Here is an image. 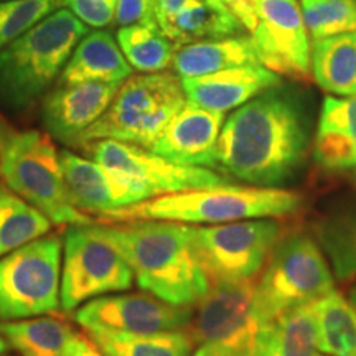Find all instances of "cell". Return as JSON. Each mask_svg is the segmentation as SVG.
<instances>
[{"mask_svg": "<svg viewBox=\"0 0 356 356\" xmlns=\"http://www.w3.org/2000/svg\"><path fill=\"white\" fill-rule=\"evenodd\" d=\"M309 144L304 102L277 86L239 106L222 122L215 167L248 185L277 188L299 173Z\"/></svg>", "mask_w": 356, "mask_h": 356, "instance_id": "obj_1", "label": "cell"}, {"mask_svg": "<svg viewBox=\"0 0 356 356\" xmlns=\"http://www.w3.org/2000/svg\"><path fill=\"white\" fill-rule=\"evenodd\" d=\"M131 267L145 292L173 305H195L210 291L193 244L195 226L175 221L137 220L89 225Z\"/></svg>", "mask_w": 356, "mask_h": 356, "instance_id": "obj_2", "label": "cell"}, {"mask_svg": "<svg viewBox=\"0 0 356 356\" xmlns=\"http://www.w3.org/2000/svg\"><path fill=\"white\" fill-rule=\"evenodd\" d=\"M302 203L304 197L297 191L225 184L162 195L99 218L113 222L157 220L213 226L256 218L289 216L299 211Z\"/></svg>", "mask_w": 356, "mask_h": 356, "instance_id": "obj_3", "label": "cell"}, {"mask_svg": "<svg viewBox=\"0 0 356 356\" xmlns=\"http://www.w3.org/2000/svg\"><path fill=\"white\" fill-rule=\"evenodd\" d=\"M88 25L58 8L0 50V96L13 109L33 106L61 74Z\"/></svg>", "mask_w": 356, "mask_h": 356, "instance_id": "obj_4", "label": "cell"}, {"mask_svg": "<svg viewBox=\"0 0 356 356\" xmlns=\"http://www.w3.org/2000/svg\"><path fill=\"white\" fill-rule=\"evenodd\" d=\"M185 102L178 74L160 71L131 76L119 86L104 114L73 145L113 139L150 149Z\"/></svg>", "mask_w": 356, "mask_h": 356, "instance_id": "obj_5", "label": "cell"}, {"mask_svg": "<svg viewBox=\"0 0 356 356\" xmlns=\"http://www.w3.org/2000/svg\"><path fill=\"white\" fill-rule=\"evenodd\" d=\"M83 147L108 172L119 208L168 193L229 184L228 177L210 168L178 165L152 150L127 142L101 139Z\"/></svg>", "mask_w": 356, "mask_h": 356, "instance_id": "obj_6", "label": "cell"}, {"mask_svg": "<svg viewBox=\"0 0 356 356\" xmlns=\"http://www.w3.org/2000/svg\"><path fill=\"white\" fill-rule=\"evenodd\" d=\"M0 178L55 225H92L71 202L60 154L47 134L10 132L0 155Z\"/></svg>", "mask_w": 356, "mask_h": 356, "instance_id": "obj_7", "label": "cell"}, {"mask_svg": "<svg viewBox=\"0 0 356 356\" xmlns=\"http://www.w3.org/2000/svg\"><path fill=\"white\" fill-rule=\"evenodd\" d=\"M335 289L325 252L305 233L280 236L257 279L254 314L261 325L297 307L314 304Z\"/></svg>", "mask_w": 356, "mask_h": 356, "instance_id": "obj_8", "label": "cell"}, {"mask_svg": "<svg viewBox=\"0 0 356 356\" xmlns=\"http://www.w3.org/2000/svg\"><path fill=\"white\" fill-rule=\"evenodd\" d=\"M61 251L58 236H42L0 257V320H24L60 309Z\"/></svg>", "mask_w": 356, "mask_h": 356, "instance_id": "obj_9", "label": "cell"}, {"mask_svg": "<svg viewBox=\"0 0 356 356\" xmlns=\"http://www.w3.org/2000/svg\"><path fill=\"white\" fill-rule=\"evenodd\" d=\"M282 236L274 218L195 228L193 244L210 282L257 277Z\"/></svg>", "mask_w": 356, "mask_h": 356, "instance_id": "obj_10", "label": "cell"}, {"mask_svg": "<svg viewBox=\"0 0 356 356\" xmlns=\"http://www.w3.org/2000/svg\"><path fill=\"white\" fill-rule=\"evenodd\" d=\"M257 277L216 280L197 302L188 332L197 345H213L231 356H254L261 322L254 314Z\"/></svg>", "mask_w": 356, "mask_h": 356, "instance_id": "obj_11", "label": "cell"}, {"mask_svg": "<svg viewBox=\"0 0 356 356\" xmlns=\"http://www.w3.org/2000/svg\"><path fill=\"white\" fill-rule=\"evenodd\" d=\"M134 274L126 259L89 226H70L65 233L60 307L73 312L84 302L131 289Z\"/></svg>", "mask_w": 356, "mask_h": 356, "instance_id": "obj_12", "label": "cell"}, {"mask_svg": "<svg viewBox=\"0 0 356 356\" xmlns=\"http://www.w3.org/2000/svg\"><path fill=\"white\" fill-rule=\"evenodd\" d=\"M256 12L251 38L261 65L279 76L305 79L312 74V43L297 0H249Z\"/></svg>", "mask_w": 356, "mask_h": 356, "instance_id": "obj_13", "label": "cell"}, {"mask_svg": "<svg viewBox=\"0 0 356 356\" xmlns=\"http://www.w3.org/2000/svg\"><path fill=\"white\" fill-rule=\"evenodd\" d=\"M191 305H173L152 293L104 296L88 302L74 314L86 332L160 333L188 330Z\"/></svg>", "mask_w": 356, "mask_h": 356, "instance_id": "obj_14", "label": "cell"}, {"mask_svg": "<svg viewBox=\"0 0 356 356\" xmlns=\"http://www.w3.org/2000/svg\"><path fill=\"white\" fill-rule=\"evenodd\" d=\"M222 122L225 113L186 101L149 150L178 165L215 167Z\"/></svg>", "mask_w": 356, "mask_h": 356, "instance_id": "obj_15", "label": "cell"}, {"mask_svg": "<svg viewBox=\"0 0 356 356\" xmlns=\"http://www.w3.org/2000/svg\"><path fill=\"white\" fill-rule=\"evenodd\" d=\"M121 84L78 83L60 84L43 101V124L58 140L73 145L109 108Z\"/></svg>", "mask_w": 356, "mask_h": 356, "instance_id": "obj_16", "label": "cell"}, {"mask_svg": "<svg viewBox=\"0 0 356 356\" xmlns=\"http://www.w3.org/2000/svg\"><path fill=\"white\" fill-rule=\"evenodd\" d=\"M280 83L279 74L261 63L181 79L186 101L218 113L238 109L262 92L280 86Z\"/></svg>", "mask_w": 356, "mask_h": 356, "instance_id": "obj_17", "label": "cell"}, {"mask_svg": "<svg viewBox=\"0 0 356 356\" xmlns=\"http://www.w3.org/2000/svg\"><path fill=\"white\" fill-rule=\"evenodd\" d=\"M314 160L327 172L356 168V96H327L320 109Z\"/></svg>", "mask_w": 356, "mask_h": 356, "instance_id": "obj_18", "label": "cell"}, {"mask_svg": "<svg viewBox=\"0 0 356 356\" xmlns=\"http://www.w3.org/2000/svg\"><path fill=\"white\" fill-rule=\"evenodd\" d=\"M132 76V68L109 32H91L79 40L60 74V84L115 83Z\"/></svg>", "mask_w": 356, "mask_h": 356, "instance_id": "obj_19", "label": "cell"}, {"mask_svg": "<svg viewBox=\"0 0 356 356\" xmlns=\"http://www.w3.org/2000/svg\"><path fill=\"white\" fill-rule=\"evenodd\" d=\"M259 63V55L251 35L200 40L178 48L173 58V68L181 79Z\"/></svg>", "mask_w": 356, "mask_h": 356, "instance_id": "obj_20", "label": "cell"}, {"mask_svg": "<svg viewBox=\"0 0 356 356\" xmlns=\"http://www.w3.org/2000/svg\"><path fill=\"white\" fill-rule=\"evenodd\" d=\"M159 26L178 48L200 40L236 37L244 32L231 7L220 0H188L172 19Z\"/></svg>", "mask_w": 356, "mask_h": 356, "instance_id": "obj_21", "label": "cell"}, {"mask_svg": "<svg viewBox=\"0 0 356 356\" xmlns=\"http://www.w3.org/2000/svg\"><path fill=\"white\" fill-rule=\"evenodd\" d=\"M317 350L315 307L307 304L262 323L254 356H315Z\"/></svg>", "mask_w": 356, "mask_h": 356, "instance_id": "obj_22", "label": "cell"}, {"mask_svg": "<svg viewBox=\"0 0 356 356\" xmlns=\"http://www.w3.org/2000/svg\"><path fill=\"white\" fill-rule=\"evenodd\" d=\"M312 76L328 95L356 96V32L314 40Z\"/></svg>", "mask_w": 356, "mask_h": 356, "instance_id": "obj_23", "label": "cell"}, {"mask_svg": "<svg viewBox=\"0 0 356 356\" xmlns=\"http://www.w3.org/2000/svg\"><path fill=\"white\" fill-rule=\"evenodd\" d=\"M60 163L71 202L79 211L101 216L118 210L113 181L99 163L70 150H61Z\"/></svg>", "mask_w": 356, "mask_h": 356, "instance_id": "obj_24", "label": "cell"}, {"mask_svg": "<svg viewBox=\"0 0 356 356\" xmlns=\"http://www.w3.org/2000/svg\"><path fill=\"white\" fill-rule=\"evenodd\" d=\"M0 335L22 356H70L78 337L68 323L55 317L2 322Z\"/></svg>", "mask_w": 356, "mask_h": 356, "instance_id": "obj_25", "label": "cell"}, {"mask_svg": "<svg viewBox=\"0 0 356 356\" xmlns=\"http://www.w3.org/2000/svg\"><path fill=\"white\" fill-rule=\"evenodd\" d=\"M320 248L341 282L356 279V204L333 208L315 225Z\"/></svg>", "mask_w": 356, "mask_h": 356, "instance_id": "obj_26", "label": "cell"}, {"mask_svg": "<svg viewBox=\"0 0 356 356\" xmlns=\"http://www.w3.org/2000/svg\"><path fill=\"white\" fill-rule=\"evenodd\" d=\"M106 356H191L195 340L188 330L160 333L88 332Z\"/></svg>", "mask_w": 356, "mask_h": 356, "instance_id": "obj_27", "label": "cell"}, {"mask_svg": "<svg viewBox=\"0 0 356 356\" xmlns=\"http://www.w3.org/2000/svg\"><path fill=\"white\" fill-rule=\"evenodd\" d=\"M318 350L328 356H356V310L333 289L314 302Z\"/></svg>", "mask_w": 356, "mask_h": 356, "instance_id": "obj_28", "label": "cell"}, {"mask_svg": "<svg viewBox=\"0 0 356 356\" xmlns=\"http://www.w3.org/2000/svg\"><path fill=\"white\" fill-rule=\"evenodd\" d=\"M118 43L132 70L160 73L173 65L178 47L160 30L157 22L121 26Z\"/></svg>", "mask_w": 356, "mask_h": 356, "instance_id": "obj_29", "label": "cell"}, {"mask_svg": "<svg viewBox=\"0 0 356 356\" xmlns=\"http://www.w3.org/2000/svg\"><path fill=\"white\" fill-rule=\"evenodd\" d=\"M51 221L38 208L0 181V257L50 231Z\"/></svg>", "mask_w": 356, "mask_h": 356, "instance_id": "obj_30", "label": "cell"}, {"mask_svg": "<svg viewBox=\"0 0 356 356\" xmlns=\"http://www.w3.org/2000/svg\"><path fill=\"white\" fill-rule=\"evenodd\" d=\"M300 10L312 40L356 32V0H302Z\"/></svg>", "mask_w": 356, "mask_h": 356, "instance_id": "obj_31", "label": "cell"}, {"mask_svg": "<svg viewBox=\"0 0 356 356\" xmlns=\"http://www.w3.org/2000/svg\"><path fill=\"white\" fill-rule=\"evenodd\" d=\"M58 0H7L0 2V50L53 13Z\"/></svg>", "mask_w": 356, "mask_h": 356, "instance_id": "obj_32", "label": "cell"}, {"mask_svg": "<svg viewBox=\"0 0 356 356\" xmlns=\"http://www.w3.org/2000/svg\"><path fill=\"white\" fill-rule=\"evenodd\" d=\"M58 6L73 12L84 25L102 29L115 19V0H58Z\"/></svg>", "mask_w": 356, "mask_h": 356, "instance_id": "obj_33", "label": "cell"}, {"mask_svg": "<svg viewBox=\"0 0 356 356\" xmlns=\"http://www.w3.org/2000/svg\"><path fill=\"white\" fill-rule=\"evenodd\" d=\"M114 20L121 26L155 22L154 0H115Z\"/></svg>", "mask_w": 356, "mask_h": 356, "instance_id": "obj_34", "label": "cell"}, {"mask_svg": "<svg viewBox=\"0 0 356 356\" xmlns=\"http://www.w3.org/2000/svg\"><path fill=\"white\" fill-rule=\"evenodd\" d=\"M186 2H188V0H155L154 17H155V22H157V25L163 24V22H167L168 19H172V17L175 15V13L180 10Z\"/></svg>", "mask_w": 356, "mask_h": 356, "instance_id": "obj_35", "label": "cell"}, {"mask_svg": "<svg viewBox=\"0 0 356 356\" xmlns=\"http://www.w3.org/2000/svg\"><path fill=\"white\" fill-rule=\"evenodd\" d=\"M70 356H106L97 346L92 343L91 338H86L83 335H78L74 340L73 350H71Z\"/></svg>", "mask_w": 356, "mask_h": 356, "instance_id": "obj_36", "label": "cell"}, {"mask_svg": "<svg viewBox=\"0 0 356 356\" xmlns=\"http://www.w3.org/2000/svg\"><path fill=\"white\" fill-rule=\"evenodd\" d=\"M191 356H231V355L226 353L225 350L218 348V346L200 345V348L197 351H193V355Z\"/></svg>", "mask_w": 356, "mask_h": 356, "instance_id": "obj_37", "label": "cell"}, {"mask_svg": "<svg viewBox=\"0 0 356 356\" xmlns=\"http://www.w3.org/2000/svg\"><path fill=\"white\" fill-rule=\"evenodd\" d=\"M8 136H10V131H8V129L3 126V122L0 121V155H2V150H3V147H6Z\"/></svg>", "mask_w": 356, "mask_h": 356, "instance_id": "obj_38", "label": "cell"}, {"mask_svg": "<svg viewBox=\"0 0 356 356\" xmlns=\"http://www.w3.org/2000/svg\"><path fill=\"white\" fill-rule=\"evenodd\" d=\"M348 300H350V304L355 307V310H356V284L353 287L350 289V293H348Z\"/></svg>", "mask_w": 356, "mask_h": 356, "instance_id": "obj_39", "label": "cell"}, {"mask_svg": "<svg viewBox=\"0 0 356 356\" xmlns=\"http://www.w3.org/2000/svg\"><path fill=\"white\" fill-rule=\"evenodd\" d=\"M6 348H7V343H6V340H3V338L0 337V355H2L3 351H6Z\"/></svg>", "mask_w": 356, "mask_h": 356, "instance_id": "obj_40", "label": "cell"}, {"mask_svg": "<svg viewBox=\"0 0 356 356\" xmlns=\"http://www.w3.org/2000/svg\"><path fill=\"white\" fill-rule=\"evenodd\" d=\"M220 2H222V3H226V6H229V3H233L234 0H220Z\"/></svg>", "mask_w": 356, "mask_h": 356, "instance_id": "obj_41", "label": "cell"}, {"mask_svg": "<svg viewBox=\"0 0 356 356\" xmlns=\"http://www.w3.org/2000/svg\"><path fill=\"white\" fill-rule=\"evenodd\" d=\"M353 175H355V178H356V170H355V173H353Z\"/></svg>", "mask_w": 356, "mask_h": 356, "instance_id": "obj_42", "label": "cell"}, {"mask_svg": "<svg viewBox=\"0 0 356 356\" xmlns=\"http://www.w3.org/2000/svg\"><path fill=\"white\" fill-rule=\"evenodd\" d=\"M315 356H322V355H315Z\"/></svg>", "mask_w": 356, "mask_h": 356, "instance_id": "obj_43", "label": "cell"}, {"mask_svg": "<svg viewBox=\"0 0 356 356\" xmlns=\"http://www.w3.org/2000/svg\"><path fill=\"white\" fill-rule=\"evenodd\" d=\"M154 2H155V0H154Z\"/></svg>", "mask_w": 356, "mask_h": 356, "instance_id": "obj_44", "label": "cell"}]
</instances>
